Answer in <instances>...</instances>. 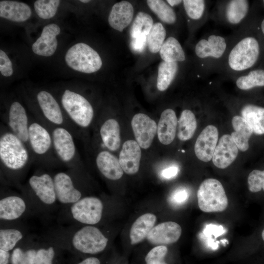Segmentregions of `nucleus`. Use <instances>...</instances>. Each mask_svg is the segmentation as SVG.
Masks as SVG:
<instances>
[{"instance_id":"79ce46f5","label":"nucleus","mask_w":264,"mask_h":264,"mask_svg":"<svg viewBox=\"0 0 264 264\" xmlns=\"http://www.w3.org/2000/svg\"><path fill=\"white\" fill-rule=\"evenodd\" d=\"M183 3L187 16L191 19L198 20L203 16L205 2L203 0H184Z\"/></svg>"},{"instance_id":"49530a36","label":"nucleus","mask_w":264,"mask_h":264,"mask_svg":"<svg viewBox=\"0 0 264 264\" xmlns=\"http://www.w3.org/2000/svg\"><path fill=\"white\" fill-rule=\"evenodd\" d=\"M188 197V191L185 188H180L173 192L170 197V201L175 205H179L186 202Z\"/></svg>"},{"instance_id":"ddd939ff","label":"nucleus","mask_w":264,"mask_h":264,"mask_svg":"<svg viewBox=\"0 0 264 264\" xmlns=\"http://www.w3.org/2000/svg\"><path fill=\"white\" fill-rule=\"evenodd\" d=\"M34 212L27 199L22 194L9 193L2 195L0 199V220L2 222L20 221Z\"/></svg>"},{"instance_id":"e433bc0d","label":"nucleus","mask_w":264,"mask_h":264,"mask_svg":"<svg viewBox=\"0 0 264 264\" xmlns=\"http://www.w3.org/2000/svg\"><path fill=\"white\" fill-rule=\"evenodd\" d=\"M237 87L242 90H248L257 87L264 86V69L250 71L247 75L239 77L236 82Z\"/></svg>"},{"instance_id":"aec40b11","label":"nucleus","mask_w":264,"mask_h":264,"mask_svg":"<svg viewBox=\"0 0 264 264\" xmlns=\"http://www.w3.org/2000/svg\"><path fill=\"white\" fill-rule=\"evenodd\" d=\"M238 148L230 134H224L219 141L212 157L213 163L220 169L228 167L236 158Z\"/></svg>"},{"instance_id":"a211bd4d","label":"nucleus","mask_w":264,"mask_h":264,"mask_svg":"<svg viewBox=\"0 0 264 264\" xmlns=\"http://www.w3.org/2000/svg\"><path fill=\"white\" fill-rule=\"evenodd\" d=\"M28 235L25 226L19 221L0 222V249L13 250Z\"/></svg>"},{"instance_id":"c756f323","label":"nucleus","mask_w":264,"mask_h":264,"mask_svg":"<svg viewBox=\"0 0 264 264\" xmlns=\"http://www.w3.org/2000/svg\"><path fill=\"white\" fill-rule=\"evenodd\" d=\"M232 125L234 132L231 133L233 140L238 148L242 152H245L249 148V139L252 135L253 130L242 116H234L232 119Z\"/></svg>"},{"instance_id":"0eeeda50","label":"nucleus","mask_w":264,"mask_h":264,"mask_svg":"<svg viewBox=\"0 0 264 264\" xmlns=\"http://www.w3.org/2000/svg\"><path fill=\"white\" fill-rule=\"evenodd\" d=\"M61 105L70 121L77 127L88 128L94 117L93 108L81 94L66 89L61 98Z\"/></svg>"},{"instance_id":"f704fd0d","label":"nucleus","mask_w":264,"mask_h":264,"mask_svg":"<svg viewBox=\"0 0 264 264\" xmlns=\"http://www.w3.org/2000/svg\"><path fill=\"white\" fill-rule=\"evenodd\" d=\"M178 69L177 62L162 61L158 66L157 88L163 91L166 90L174 80Z\"/></svg>"},{"instance_id":"6e6552de","label":"nucleus","mask_w":264,"mask_h":264,"mask_svg":"<svg viewBox=\"0 0 264 264\" xmlns=\"http://www.w3.org/2000/svg\"><path fill=\"white\" fill-rule=\"evenodd\" d=\"M78 167L59 172L53 176L58 202L64 206L85 197L80 186Z\"/></svg>"},{"instance_id":"7c9ffc66","label":"nucleus","mask_w":264,"mask_h":264,"mask_svg":"<svg viewBox=\"0 0 264 264\" xmlns=\"http://www.w3.org/2000/svg\"><path fill=\"white\" fill-rule=\"evenodd\" d=\"M241 115L250 126L253 132L259 135L264 134V108L246 105L242 109Z\"/></svg>"},{"instance_id":"603ef678","label":"nucleus","mask_w":264,"mask_h":264,"mask_svg":"<svg viewBox=\"0 0 264 264\" xmlns=\"http://www.w3.org/2000/svg\"><path fill=\"white\" fill-rule=\"evenodd\" d=\"M183 2L182 0H167V2L172 7L177 5Z\"/></svg>"},{"instance_id":"c85d7f7f","label":"nucleus","mask_w":264,"mask_h":264,"mask_svg":"<svg viewBox=\"0 0 264 264\" xmlns=\"http://www.w3.org/2000/svg\"><path fill=\"white\" fill-rule=\"evenodd\" d=\"M156 220L155 215L146 213L139 217L133 223L130 231V239L132 244L141 242L154 227Z\"/></svg>"},{"instance_id":"4be33fe9","label":"nucleus","mask_w":264,"mask_h":264,"mask_svg":"<svg viewBox=\"0 0 264 264\" xmlns=\"http://www.w3.org/2000/svg\"><path fill=\"white\" fill-rule=\"evenodd\" d=\"M226 46L225 39L223 37L212 34L207 39L200 40L195 46V51L196 55L201 59H219L224 53Z\"/></svg>"},{"instance_id":"864d4df0","label":"nucleus","mask_w":264,"mask_h":264,"mask_svg":"<svg viewBox=\"0 0 264 264\" xmlns=\"http://www.w3.org/2000/svg\"><path fill=\"white\" fill-rule=\"evenodd\" d=\"M261 29L263 34H264V19L263 20L261 23Z\"/></svg>"},{"instance_id":"9b49d317","label":"nucleus","mask_w":264,"mask_h":264,"mask_svg":"<svg viewBox=\"0 0 264 264\" xmlns=\"http://www.w3.org/2000/svg\"><path fill=\"white\" fill-rule=\"evenodd\" d=\"M36 98L42 113L41 118L38 120L66 128L74 136L77 137V127L64 113L61 106L50 92L41 90L37 93Z\"/></svg>"},{"instance_id":"f03ea898","label":"nucleus","mask_w":264,"mask_h":264,"mask_svg":"<svg viewBox=\"0 0 264 264\" xmlns=\"http://www.w3.org/2000/svg\"><path fill=\"white\" fill-rule=\"evenodd\" d=\"M33 160L29 147L7 127L1 126L0 171L5 179L18 184Z\"/></svg>"},{"instance_id":"8fccbe9b","label":"nucleus","mask_w":264,"mask_h":264,"mask_svg":"<svg viewBox=\"0 0 264 264\" xmlns=\"http://www.w3.org/2000/svg\"><path fill=\"white\" fill-rule=\"evenodd\" d=\"M10 251L0 249V264H8L11 255Z\"/></svg>"},{"instance_id":"423d86ee","label":"nucleus","mask_w":264,"mask_h":264,"mask_svg":"<svg viewBox=\"0 0 264 264\" xmlns=\"http://www.w3.org/2000/svg\"><path fill=\"white\" fill-rule=\"evenodd\" d=\"M39 121L51 134L54 152L59 162L69 168L78 167V154L71 132L64 127Z\"/></svg>"},{"instance_id":"3c124183","label":"nucleus","mask_w":264,"mask_h":264,"mask_svg":"<svg viewBox=\"0 0 264 264\" xmlns=\"http://www.w3.org/2000/svg\"><path fill=\"white\" fill-rule=\"evenodd\" d=\"M77 264H101L100 260L94 257H88Z\"/></svg>"},{"instance_id":"5701e85b","label":"nucleus","mask_w":264,"mask_h":264,"mask_svg":"<svg viewBox=\"0 0 264 264\" xmlns=\"http://www.w3.org/2000/svg\"><path fill=\"white\" fill-rule=\"evenodd\" d=\"M96 166L100 173L107 179L117 180L123 175L119 159L110 152L100 151L95 159Z\"/></svg>"},{"instance_id":"58836bf2","label":"nucleus","mask_w":264,"mask_h":264,"mask_svg":"<svg viewBox=\"0 0 264 264\" xmlns=\"http://www.w3.org/2000/svg\"><path fill=\"white\" fill-rule=\"evenodd\" d=\"M57 246L45 238L39 241L35 264H53Z\"/></svg>"},{"instance_id":"412c9836","label":"nucleus","mask_w":264,"mask_h":264,"mask_svg":"<svg viewBox=\"0 0 264 264\" xmlns=\"http://www.w3.org/2000/svg\"><path fill=\"white\" fill-rule=\"evenodd\" d=\"M141 157V148L136 141L128 140L123 143L119 154V160L126 174L132 175L138 172Z\"/></svg>"},{"instance_id":"5fc2aeb1","label":"nucleus","mask_w":264,"mask_h":264,"mask_svg":"<svg viewBox=\"0 0 264 264\" xmlns=\"http://www.w3.org/2000/svg\"><path fill=\"white\" fill-rule=\"evenodd\" d=\"M80 2H83V3H88L90 1V0H80Z\"/></svg>"},{"instance_id":"de8ad7c7","label":"nucleus","mask_w":264,"mask_h":264,"mask_svg":"<svg viewBox=\"0 0 264 264\" xmlns=\"http://www.w3.org/2000/svg\"><path fill=\"white\" fill-rule=\"evenodd\" d=\"M147 43V36H139L132 38L131 46L134 52L140 53L144 50Z\"/></svg>"},{"instance_id":"2eb2a0df","label":"nucleus","mask_w":264,"mask_h":264,"mask_svg":"<svg viewBox=\"0 0 264 264\" xmlns=\"http://www.w3.org/2000/svg\"><path fill=\"white\" fill-rule=\"evenodd\" d=\"M131 125L136 141L140 147L144 149L149 148L157 132L156 122L148 115L139 113L133 116Z\"/></svg>"},{"instance_id":"c9c22d12","label":"nucleus","mask_w":264,"mask_h":264,"mask_svg":"<svg viewBox=\"0 0 264 264\" xmlns=\"http://www.w3.org/2000/svg\"><path fill=\"white\" fill-rule=\"evenodd\" d=\"M147 3L151 10L162 22L168 24L174 23L176 20V13L172 7L164 0H148Z\"/></svg>"},{"instance_id":"f3484780","label":"nucleus","mask_w":264,"mask_h":264,"mask_svg":"<svg viewBox=\"0 0 264 264\" xmlns=\"http://www.w3.org/2000/svg\"><path fill=\"white\" fill-rule=\"evenodd\" d=\"M181 233V227L178 223L166 221L154 226L146 238L152 244L164 245L176 242Z\"/></svg>"},{"instance_id":"6ab92c4d","label":"nucleus","mask_w":264,"mask_h":264,"mask_svg":"<svg viewBox=\"0 0 264 264\" xmlns=\"http://www.w3.org/2000/svg\"><path fill=\"white\" fill-rule=\"evenodd\" d=\"M60 31V27L55 23L44 26L41 35L32 44L33 52L40 56H52L57 49L58 41L56 37Z\"/></svg>"},{"instance_id":"a19ab883","label":"nucleus","mask_w":264,"mask_h":264,"mask_svg":"<svg viewBox=\"0 0 264 264\" xmlns=\"http://www.w3.org/2000/svg\"><path fill=\"white\" fill-rule=\"evenodd\" d=\"M59 0H38L34 4L38 16L43 19H48L56 14L60 4Z\"/></svg>"},{"instance_id":"20e7f679","label":"nucleus","mask_w":264,"mask_h":264,"mask_svg":"<svg viewBox=\"0 0 264 264\" xmlns=\"http://www.w3.org/2000/svg\"><path fill=\"white\" fill-rule=\"evenodd\" d=\"M104 211V204L100 198L86 196L73 204L64 206L60 219L66 224L95 225L102 219Z\"/></svg>"},{"instance_id":"72a5a7b5","label":"nucleus","mask_w":264,"mask_h":264,"mask_svg":"<svg viewBox=\"0 0 264 264\" xmlns=\"http://www.w3.org/2000/svg\"><path fill=\"white\" fill-rule=\"evenodd\" d=\"M249 8L248 0H230L227 3L225 10V16L227 21L231 24H239L247 15Z\"/></svg>"},{"instance_id":"6e6d98bb","label":"nucleus","mask_w":264,"mask_h":264,"mask_svg":"<svg viewBox=\"0 0 264 264\" xmlns=\"http://www.w3.org/2000/svg\"><path fill=\"white\" fill-rule=\"evenodd\" d=\"M262 237L263 240L264 241V230H263V232H262Z\"/></svg>"},{"instance_id":"1a4fd4ad","label":"nucleus","mask_w":264,"mask_h":264,"mask_svg":"<svg viewBox=\"0 0 264 264\" xmlns=\"http://www.w3.org/2000/svg\"><path fill=\"white\" fill-rule=\"evenodd\" d=\"M197 198L198 207L204 212H222L228 206V199L224 188L216 179L204 180L199 185Z\"/></svg>"},{"instance_id":"c03bdc74","label":"nucleus","mask_w":264,"mask_h":264,"mask_svg":"<svg viewBox=\"0 0 264 264\" xmlns=\"http://www.w3.org/2000/svg\"><path fill=\"white\" fill-rule=\"evenodd\" d=\"M248 185L249 191L253 193L264 191V170H253L248 177Z\"/></svg>"},{"instance_id":"ea45409f","label":"nucleus","mask_w":264,"mask_h":264,"mask_svg":"<svg viewBox=\"0 0 264 264\" xmlns=\"http://www.w3.org/2000/svg\"><path fill=\"white\" fill-rule=\"evenodd\" d=\"M166 36L165 29L160 22L154 24L147 36V44L149 50L154 53L159 51Z\"/></svg>"},{"instance_id":"bb28decb","label":"nucleus","mask_w":264,"mask_h":264,"mask_svg":"<svg viewBox=\"0 0 264 264\" xmlns=\"http://www.w3.org/2000/svg\"><path fill=\"white\" fill-rule=\"evenodd\" d=\"M31 15L30 7L25 3L12 1H0V17L15 22H22Z\"/></svg>"},{"instance_id":"f8f14e48","label":"nucleus","mask_w":264,"mask_h":264,"mask_svg":"<svg viewBox=\"0 0 264 264\" xmlns=\"http://www.w3.org/2000/svg\"><path fill=\"white\" fill-rule=\"evenodd\" d=\"M260 53L258 41L253 37H246L238 42L229 52L228 64L235 71L250 68L256 63Z\"/></svg>"},{"instance_id":"a18cd8bd","label":"nucleus","mask_w":264,"mask_h":264,"mask_svg":"<svg viewBox=\"0 0 264 264\" xmlns=\"http://www.w3.org/2000/svg\"><path fill=\"white\" fill-rule=\"evenodd\" d=\"M0 72L5 77L12 75L13 69L12 64L6 53L0 50Z\"/></svg>"},{"instance_id":"39448f33","label":"nucleus","mask_w":264,"mask_h":264,"mask_svg":"<svg viewBox=\"0 0 264 264\" xmlns=\"http://www.w3.org/2000/svg\"><path fill=\"white\" fill-rule=\"evenodd\" d=\"M28 145L34 159L41 163L52 166L60 163L54 153L49 130L38 120L30 119Z\"/></svg>"},{"instance_id":"9d476101","label":"nucleus","mask_w":264,"mask_h":264,"mask_svg":"<svg viewBox=\"0 0 264 264\" xmlns=\"http://www.w3.org/2000/svg\"><path fill=\"white\" fill-rule=\"evenodd\" d=\"M65 61L72 69L86 73L95 72L102 66L98 53L83 43H77L69 48L66 54Z\"/></svg>"},{"instance_id":"393cba45","label":"nucleus","mask_w":264,"mask_h":264,"mask_svg":"<svg viewBox=\"0 0 264 264\" xmlns=\"http://www.w3.org/2000/svg\"><path fill=\"white\" fill-rule=\"evenodd\" d=\"M177 123L176 113L173 109H167L162 112L157 130L158 138L161 143L168 145L173 141Z\"/></svg>"},{"instance_id":"4d7b16f0","label":"nucleus","mask_w":264,"mask_h":264,"mask_svg":"<svg viewBox=\"0 0 264 264\" xmlns=\"http://www.w3.org/2000/svg\"><path fill=\"white\" fill-rule=\"evenodd\" d=\"M264 4V0H263Z\"/></svg>"},{"instance_id":"dca6fc26","label":"nucleus","mask_w":264,"mask_h":264,"mask_svg":"<svg viewBox=\"0 0 264 264\" xmlns=\"http://www.w3.org/2000/svg\"><path fill=\"white\" fill-rule=\"evenodd\" d=\"M218 136V130L213 125H209L202 130L194 146L195 153L198 159L205 162L212 159Z\"/></svg>"},{"instance_id":"cd10ccee","label":"nucleus","mask_w":264,"mask_h":264,"mask_svg":"<svg viewBox=\"0 0 264 264\" xmlns=\"http://www.w3.org/2000/svg\"><path fill=\"white\" fill-rule=\"evenodd\" d=\"M99 134L104 147L111 151L119 149L121 145L120 130L116 120H106L100 128Z\"/></svg>"},{"instance_id":"37998d69","label":"nucleus","mask_w":264,"mask_h":264,"mask_svg":"<svg viewBox=\"0 0 264 264\" xmlns=\"http://www.w3.org/2000/svg\"><path fill=\"white\" fill-rule=\"evenodd\" d=\"M168 252L167 247L163 245H157L152 248L146 255V264H167L164 258Z\"/></svg>"},{"instance_id":"7ed1b4c3","label":"nucleus","mask_w":264,"mask_h":264,"mask_svg":"<svg viewBox=\"0 0 264 264\" xmlns=\"http://www.w3.org/2000/svg\"><path fill=\"white\" fill-rule=\"evenodd\" d=\"M22 195L30 203L34 212L46 213L56 207V197L53 176L45 172L33 174L25 185L21 187Z\"/></svg>"},{"instance_id":"f257e3e1","label":"nucleus","mask_w":264,"mask_h":264,"mask_svg":"<svg viewBox=\"0 0 264 264\" xmlns=\"http://www.w3.org/2000/svg\"><path fill=\"white\" fill-rule=\"evenodd\" d=\"M44 238L58 247L82 254H95L107 247L109 239L95 225L67 224L54 228Z\"/></svg>"},{"instance_id":"09e8293b","label":"nucleus","mask_w":264,"mask_h":264,"mask_svg":"<svg viewBox=\"0 0 264 264\" xmlns=\"http://www.w3.org/2000/svg\"><path fill=\"white\" fill-rule=\"evenodd\" d=\"M178 172V168L175 166L164 169L161 172V176L165 179H170L176 176Z\"/></svg>"},{"instance_id":"2f4dec72","label":"nucleus","mask_w":264,"mask_h":264,"mask_svg":"<svg viewBox=\"0 0 264 264\" xmlns=\"http://www.w3.org/2000/svg\"><path fill=\"white\" fill-rule=\"evenodd\" d=\"M159 53L161 59L167 62H183L185 60L183 49L177 39L170 37L164 41Z\"/></svg>"},{"instance_id":"b1692460","label":"nucleus","mask_w":264,"mask_h":264,"mask_svg":"<svg viewBox=\"0 0 264 264\" xmlns=\"http://www.w3.org/2000/svg\"><path fill=\"white\" fill-rule=\"evenodd\" d=\"M133 7L127 1L114 4L108 17V22L113 29L122 32L131 22L133 16Z\"/></svg>"},{"instance_id":"a878e982","label":"nucleus","mask_w":264,"mask_h":264,"mask_svg":"<svg viewBox=\"0 0 264 264\" xmlns=\"http://www.w3.org/2000/svg\"><path fill=\"white\" fill-rule=\"evenodd\" d=\"M39 241L28 236L13 250L11 254L12 264H35Z\"/></svg>"},{"instance_id":"473e14b6","label":"nucleus","mask_w":264,"mask_h":264,"mask_svg":"<svg viewBox=\"0 0 264 264\" xmlns=\"http://www.w3.org/2000/svg\"><path fill=\"white\" fill-rule=\"evenodd\" d=\"M197 123L194 113L190 110H183L177 123V137L181 141L191 139L196 130Z\"/></svg>"},{"instance_id":"4468645a","label":"nucleus","mask_w":264,"mask_h":264,"mask_svg":"<svg viewBox=\"0 0 264 264\" xmlns=\"http://www.w3.org/2000/svg\"><path fill=\"white\" fill-rule=\"evenodd\" d=\"M3 121L9 130L29 147L28 127L30 119L25 108L20 102L14 101L10 105L6 117Z\"/></svg>"},{"instance_id":"4c0bfd02","label":"nucleus","mask_w":264,"mask_h":264,"mask_svg":"<svg viewBox=\"0 0 264 264\" xmlns=\"http://www.w3.org/2000/svg\"><path fill=\"white\" fill-rule=\"evenodd\" d=\"M153 24V19L150 15L143 12H138L131 27V38L139 36H147Z\"/></svg>"}]
</instances>
